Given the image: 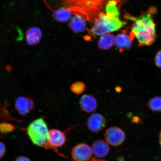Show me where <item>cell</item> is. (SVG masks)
<instances>
[{"label":"cell","instance_id":"cell-1","mask_svg":"<svg viewBox=\"0 0 161 161\" xmlns=\"http://www.w3.org/2000/svg\"><path fill=\"white\" fill-rule=\"evenodd\" d=\"M157 12L155 7H151L137 17L128 13L125 15L126 19L133 21L130 35L132 40L136 38L140 47L150 46L155 41L156 25L154 15Z\"/></svg>","mask_w":161,"mask_h":161},{"label":"cell","instance_id":"cell-2","mask_svg":"<svg viewBox=\"0 0 161 161\" xmlns=\"http://www.w3.org/2000/svg\"><path fill=\"white\" fill-rule=\"evenodd\" d=\"M111 0H64L66 7L71 11L80 14L87 19H95L103 13Z\"/></svg>","mask_w":161,"mask_h":161},{"label":"cell","instance_id":"cell-3","mask_svg":"<svg viewBox=\"0 0 161 161\" xmlns=\"http://www.w3.org/2000/svg\"><path fill=\"white\" fill-rule=\"evenodd\" d=\"M93 23L94 25L89 31L90 35L92 37L117 31L126 24V22L120 20L119 17L104 13L100 14Z\"/></svg>","mask_w":161,"mask_h":161},{"label":"cell","instance_id":"cell-4","mask_svg":"<svg viewBox=\"0 0 161 161\" xmlns=\"http://www.w3.org/2000/svg\"><path fill=\"white\" fill-rule=\"evenodd\" d=\"M49 130L47 123L41 118L31 122L27 127L26 131L30 140L35 145L52 149L48 142Z\"/></svg>","mask_w":161,"mask_h":161},{"label":"cell","instance_id":"cell-5","mask_svg":"<svg viewBox=\"0 0 161 161\" xmlns=\"http://www.w3.org/2000/svg\"><path fill=\"white\" fill-rule=\"evenodd\" d=\"M104 138L107 143L113 147L122 145L126 139V135L122 129L118 126L110 127L104 133Z\"/></svg>","mask_w":161,"mask_h":161},{"label":"cell","instance_id":"cell-6","mask_svg":"<svg viewBox=\"0 0 161 161\" xmlns=\"http://www.w3.org/2000/svg\"><path fill=\"white\" fill-rule=\"evenodd\" d=\"M66 132L55 129L50 130L48 142L52 149L55 151L59 155L68 158L60 153L58 150V148L63 146L65 143L66 138Z\"/></svg>","mask_w":161,"mask_h":161},{"label":"cell","instance_id":"cell-7","mask_svg":"<svg viewBox=\"0 0 161 161\" xmlns=\"http://www.w3.org/2000/svg\"><path fill=\"white\" fill-rule=\"evenodd\" d=\"M71 154L74 161H90L93 153L92 148L88 144L82 143L74 147Z\"/></svg>","mask_w":161,"mask_h":161},{"label":"cell","instance_id":"cell-8","mask_svg":"<svg viewBox=\"0 0 161 161\" xmlns=\"http://www.w3.org/2000/svg\"><path fill=\"white\" fill-rule=\"evenodd\" d=\"M106 119L102 114L94 113L87 120V126L89 130L94 133H98L103 130L106 124Z\"/></svg>","mask_w":161,"mask_h":161},{"label":"cell","instance_id":"cell-9","mask_svg":"<svg viewBox=\"0 0 161 161\" xmlns=\"http://www.w3.org/2000/svg\"><path fill=\"white\" fill-rule=\"evenodd\" d=\"M80 109L86 113H92L97 108V100L91 94H85L81 96L79 101Z\"/></svg>","mask_w":161,"mask_h":161},{"label":"cell","instance_id":"cell-10","mask_svg":"<svg viewBox=\"0 0 161 161\" xmlns=\"http://www.w3.org/2000/svg\"><path fill=\"white\" fill-rule=\"evenodd\" d=\"M34 103L30 98L20 96L16 100L15 107L19 113L22 116H25L33 109Z\"/></svg>","mask_w":161,"mask_h":161},{"label":"cell","instance_id":"cell-11","mask_svg":"<svg viewBox=\"0 0 161 161\" xmlns=\"http://www.w3.org/2000/svg\"><path fill=\"white\" fill-rule=\"evenodd\" d=\"M92 149L93 153L97 158H102L109 153L110 148L106 141L102 140H96L92 144Z\"/></svg>","mask_w":161,"mask_h":161},{"label":"cell","instance_id":"cell-12","mask_svg":"<svg viewBox=\"0 0 161 161\" xmlns=\"http://www.w3.org/2000/svg\"><path fill=\"white\" fill-rule=\"evenodd\" d=\"M128 32L125 30L116 36V47L120 52H122L131 47L133 40L130 37V33L128 35Z\"/></svg>","mask_w":161,"mask_h":161},{"label":"cell","instance_id":"cell-13","mask_svg":"<svg viewBox=\"0 0 161 161\" xmlns=\"http://www.w3.org/2000/svg\"><path fill=\"white\" fill-rule=\"evenodd\" d=\"M85 18L79 14L75 13L69 23V27L75 33L84 31L86 28Z\"/></svg>","mask_w":161,"mask_h":161},{"label":"cell","instance_id":"cell-14","mask_svg":"<svg viewBox=\"0 0 161 161\" xmlns=\"http://www.w3.org/2000/svg\"><path fill=\"white\" fill-rule=\"evenodd\" d=\"M42 32L39 28L32 27L26 33V40L30 45H35L39 43L42 38Z\"/></svg>","mask_w":161,"mask_h":161},{"label":"cell","instance_id":"cell-15","mask_svg":"<svg viewBox=\"0 0 161 161\" xmlns=\"http://www.w3.org/2000/svg\"><path fill=\"white\" fill-rule=\"evenodd\" d=\"M98 41V47L101 49L107 50L112 47L116 42L115 37L112 34H106L102 36Z\"/></svg>","mask_w":161,"mask_h":161},{"label":"cell","instance_id":"cell-16","mask_svg":"<svg viewBox=\"0 0 161 161\" xmlns=\"http://www.w3.org/2000/svg\"><path fill=\"white\" fill-rule=\"evenodd\" d=\"M71 12L67 8H60L54 11L53 17L56 21L65 22L68 21L71 18Z\"/></svg>","mask_w":161,"mask_h":161},{"label":"cell","instance_id":"cell-17","mask_svg":"<svg viewBox=\"0 0 161 161\" xmlns=\"http://www.w3.org/2000/svg\"><path fill=\"white\" fill-rule=\"evenodd\" d=\"M147 106L153 112H161V96H156L148 100Z\"/></svg>","mask_w":161,"mask_h":161},{"label":"cell","instance_id":"cell-18","mask_svg":"<svg viewBox=\"0 0 161 161\" xmlns=\"http://www.w3.org/2000/svg\"><path fill=\"white\" fill-rule=\"evenodd\" d=\"M86 85L83 82L78 81L74 82L70 86V90L72 93L80 95L85 91Z\"/></svg>","mask_w":161,"mask_h":161},{"label":"cell","instance_id":"cell-19","mask_svg":"<svg viewBox=\"0 0 161 161\" xmlns=\"http://www.w3.org/2000/svg\"><path fill=\"white\" fill-rule=\"evenodd\" d=\"M154 63L157 67L161 68V50L157 52L155 56Z\"/></svg>","mask_w":161,"mask_h":161},{"label":"cell","instance_id":"cell-20","mask_svg":"<svg viewBox=\"0 0 161 161\" xmlns=\"http://www.w3.org/2000/svg\"><path fill=\"white\" fill-rule=\"evenodd\" d=\"M13 130V128L9 124H0V132L2 133L9 132Z\"/></svg>","mask_w":161,"mask_h":161},{"label":"cell","instance_id":"cell-21","mask_svg":"<svg viewBox=\"0 0 161 161\" xmlns=\"http://www.w3.org/2000/svg\"><path fill=\"white\" fill-rule=\"evenodd\" d=\"M6 147L3 142L0 141V160L4 156L6 152Z\"/></svg>","mask_w":161,"mask_h":161},{"label":"cell","instance_id":"cell-22","mask_svg":"<svg viewBox=\"0 0 161 161\" xmlns=\"http://www.w3.org/2000/svg\"><path fill=\"white\" fill-rule=\"evenodd\" d=\"M14 161H31L29 158L27 157L21 156L18 157Z\"/></svg>","mask_w":161,"mask_h":161},{"label":"cell","instance_id":"cell-23","mask_svg":"<svg viewBox=\"0 0 161 161\" xmlns=\"http://www.w3.org/2000/svg\"><path fill=\"white\" fill-rule=\"evenodd\" d=\"M140 118L138 117L134 116L132 118V121L134 123L138 124V123L140 122Z\"/></svg>","mask_w":161,"mask_h":161},{"label":"cell","instance_id":"cell-24","mask_svg":"<svg viewBox=\"0 0 161 161\" xmlns=\"http://www.w3.org/2000/svg\"><path fill=\"white\" fill-rule=\"evenodd\" d=\"M90 161H107L105 160L102 159L97 158H92Z\"/></svg>","mask_w":161,"mask_h":161},{"label":"cell","instance_id":"cell-25","mask_svg":"<svg viewBox=\"0 0 161 161\" xmlns=\"http://www.w3.org/2000/svg\"><path fill=\"white\" fill-rule=\"evenodd\" d=\"M116 92H119L122 91V88L120 86H116L115 89Z\"/></svg>","mask_w":161,"mask_h":161},{"label":"cell","instance_id":"cell-26","mask_svg":"<svg viewBox=\"0 0 161 161\" xmlns=\"http://www.w3.org/2000/svg\"><path fill=\"white\" fill-rule=\"evenodd\" d=\"M158 142L160 145L161 146V130L158 135Z\"/></svg>","mask_w":161,"mask_h":161}]
</instances>
